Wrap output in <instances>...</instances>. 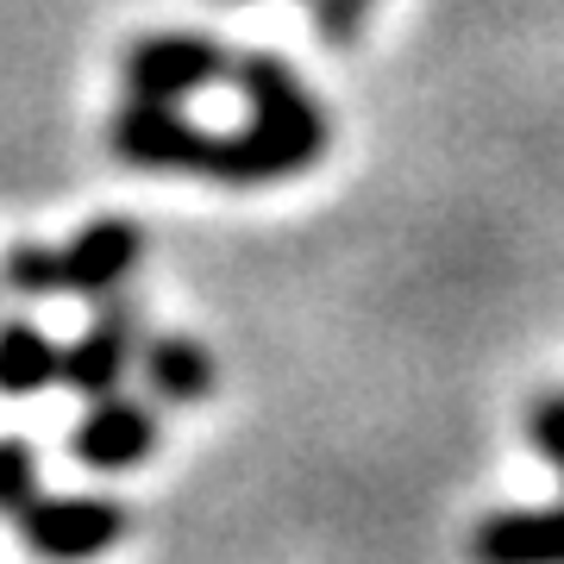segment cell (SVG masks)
Returning <instances> with one entry per match:
<instances>
[{
	"mask_svg": "<svg viewBox=\"0 0 564 564\" xmlns=\"http://www.w3.org/2000/svg\"><path fill=\"white\" fill-rule=\"evenodd\" d=\"M63 251V295H88V302H101V295H120L126 276L139 270L144 258V226L126 220V214H101V220H88Z\"/></svg>",
	"mask_w": 564,
	"mask_h": 564,
	"instance_id": "obj_6",
	"label": "cell"
},
{
	"mask_svg": "<svg viewBox=\"0 0 564 564\" xmlns=\"http://www.w3.org/2000/svg\"><path fill=\"white\" fill-rule=\"evenodd\" d=\"M139 370L151 395L158 402H207L214 389H220V364L207 351L202 339H188V333H144L139 339Z\"/></svg>",
	"mask_w": 564,
	"mask_h": 564,
	"instance_id": "obj_9",
	"label": "cell"
},
{
	"mask_svg": "<svg viewBox=\"0 0 564 564\" xmlns=\"http://www.w3.org/2000/svg\"><path fill=\"white\" fill-rule=\"evenodd\" d=\"M25 496H39V452L25 440H0V514H13Z\"/></svg>",
	"mask_w": 564,
	"mask_h": 564,
	"instance_id": "obj_14",
	"label": "cell"
},
{
	"mask_svg": "<svg viewBox=\"0 0 564 564\" xmlns=\"http://www.w3.org/2000/svg\"><path fill=\"white\" fill-rule=\"evenodd\" d=\"M214 144L220 132H207L202 120H188L182 101H132L107 120V151L132 170H158V176H207L214 170Z\"/></svg>",
	"mask_w": 564,
	"mask_h": 564,
	"instance_id": "obj_2",
	"label": "cell"
},
{
	"mask_svg": "<svg viewBox=\"0 0 564 564\" xmlns=\"http://www.w3.org/2000/svg\"><path fill=\"white\" fill-rule=\"evenodd\" d=\"M470 564H564V502L552 508H496L464 540Z\"/></svg>",
	"mask_w": 564,
	"mask_h": 564,
	"instance_id": "obj_8",
	"label": "cell"
},
{
	"mask_svg": "<svg viewBox=\"0 0 564 564\" xmlns=\"http://www.w3.org/2000/svg\"><path fill=\"white\" fill-rule=\"evenodd\" d=\"M13 527L25 552H39L44 564H88L132 533V508L107 496H25L13 508Z\"/></svg>",
	"mask_w": 564,
	"mask_h": 564,
	"instance_id": "obj_3",
	"label": "cell"
},
{
	"mask_svg": "<svg viewBox=\"0 0 564 564\" xmlns=\"http://www.w3.org/2000/svg\"><path fill=\"white\" fill-rule=\"evenodd\" d=\"M158 408L151 402H132V395H95L88 402V414L76 421V433H69V452H76L88 470H132V464H144L151 452H158Z\"/></svg>",
	"mask_w": 564,
	"mask_h": 564,
	"instance_id": "obj_7",
	"label": "cell"
},
{
	"mask_svg": "<svg viewBox=\"0 0 564 564\" xmlns=\"http://www.w3.org/2000/svg\"><path fill=\"white\" fill-rule=\"evenodd\" d=\"M232 69V51L207 32H151V39H132L126 44V63L120 76L132 95L144 101H188L214 82H226Z\"/></svg>",
	"mask_w": 564,
	"mask_h": 564,
	"instance_id": "obj_4",
	"label": "cell"
},
{
	"mask_svg": "<svg viewBox=\"0 0 564 564\" xmlns=\"http://www.w3.org/2000/svg\"><path fill=\"white\" fill-rule=\"evenodd\" d=\"M139 307L126 302V295H101V307H95V321H88V333L82 339L63 345V370L57 383L76 389V395H113V389L139 370Z\"/></svg>",
	"mask_w": 564,
	"mask_h": 564,
	"instance_id": "obj_5",
	"label": "cell"
},
{
	"mask_svg": "<svg viewBox=\"0 0 564 564\" xmlns=\"http://www.w3.org/2000/svg\"><path fill=\"white\" fill-rule=\"evenodd\" d=\"M0 289H13L25 302H44V295H63V251L44 239H20L0 251Z\"/></svg>",
	"mask_w": 564,
	"mask_h": 564,
	"instance_id": "obj_11",
	"label": "cell"
},
{
	"mask_svg": "<svg viewBox=\"0 0 564 564\" xmlns=\"http://www.w3.org/2000/svg\"><path fill=\"white\" fill-rule=\"evenodd\" d=\"M57 370H63V345L39 321H25V314L0 321V395H13V402L44 395L57 383Z\"/></svg>",
	"mask_w": 564,
	"mask_h": 564,
	"instance_id": "obj_10",
	"label": "cell"
},
{
	"mask_svg": "<svg viewBox=\"0 0 564 564\" xmlns=\"http://www.w3.org/2000/svg\"><path fill=\"white\" fill-rule=\"evenodd\" d=\"M333 151V120L314 95L282 107H251V120L239 132H220L214 144V170L207 182H226V188H270V182H289L314 170V163Z\"/></svg>",
	"mask_w": 564,
	"mask_h": 564,
	"instance_id": "obj_1",
	"label": "cell"
},
{
	"mask_svg": "<svg viewBox=\"0 0 564 564\" xmlns=\"http://www.w3.org/2000/svg\"><path fill=\"white\" fill-rule=\"evenodd\" d=\"M527 440H533V452L564 477V389L533 395V408H527Z\"/></svg>",
	"mask_w": 564,
	"mask_h": 564,
	"instance_id": "obj_12",
	"label": "cell"
},
{
	"mask_svg": "<svg viewBox=\"0 0 564 564\" xmlns=\"http://www.w3.org/2000/svg\"><path fill=\"white\" fill-rule=\"evenodd\" d=\"M377 13V0H314V32H321L333 51H351L364 39V25Z\"/></svg>",
	"mask_w": 564,
	"mask_h": 564,
	"instance_id": "obj_13",
	"label": "cell"
}]
</instances>
